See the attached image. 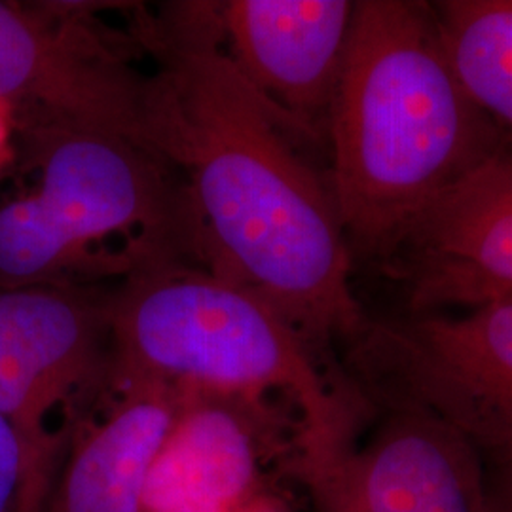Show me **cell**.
Listing matches in <instances>:
<instances>
[{"mask_svg":"<svg viewBox=\"0 0 512 512\" xmlns=\"http://www.w3.org/2000/svg\"><path fill=\"white\" fill-rule=\"evenodd\" d=\"M198 14L177 21L162 71L145 82V147L190 177L220 275L262 296L310 346L349 342L368 319L330 188L220 50L219 14Z\"/></svg>","mask_w":512,"mask_h":512,"instance_id":"cell-1","label":"cell"},{"mask_svg":"<svg viewBox=\"0 0 512 512\" xmlns=\"http://www.w3.org/2000/svg\"><path fill=\"white\" fill-rule=\"evenodd\" d=\"M385 262L414 313L512 300V152L442 196Z\"/></svg>","mask_w":512,"mask_h":512,"instance_id":"cell-8","label":"cell"},{"mask_svg":"<svg viewBox=\"0 0 512 512\" xmlns=\"http://www.w3.org/2000/svg\"><path fill=\"white\" fill-rule=\"evenodd\" d=\"M99 38L69 10L0 2V101L33 128L103 129L145 147V82Z\"/></svg>","mask_w":512,"mask_h":512,"instance_id":"cell-7","label":"cell"},{"mask_svg":"<svg viewBox=\"0 0 512 512\" xmlns=\"http://www.w3.org/2000/svg\"><path fill=\"white\" fill-rule=\"evenodd\" d=\"M109 416L80 437L38 512H141L150 463L177 418L183 389L122 380Z\"/></svg>","mask_w":512,"mask_h":512,"instance_id":"cell-12","label":"cell"},{"mask_svg":"<svg viewBox=\"0 0 512 512\" xmlns=\"http://www.w3.org/2000/svg\"><path fill=\"white\" fill-rule=\"evenodd\" d=\"M217 14L226 54L289 128L313 133L329 120L355 2L232 0Z\"/></svg>","mask_w":512,"mask_h":512,"instance_id":"cell-9","label":"cell"},{"mask_svg":"<svg viewBox=\"0 0 512 512\" xmlns=\"http://www.w3.org/2000/svg\"><path fill=\"white\" fill-rule=\"evenodd\" d=\"M118 380H156L262 401L281 391L300 408L302 471L325 501L348 459V404L319 372L310 344L262 296L224 275L150 272L110 308ZM319 503V505H321Z\"/></svg>","mask_w":512,"mask_h":512,"instance_id":"cell-3","label":"cell"},{"mask_svg":"<svg viewBox=\"0 0 512 512\" xmlns=\"http://www.w3.org/2000/svg\"><path fill=\"white\" fill-rule=\"evenodd\" d=\"M236 512H289L285 507H281L277 501L266 494L258 495L251 503H247L245 507H241Z\"/></svg>","mask_w":512,"mask_h":512,"instance_id":"cell-17","label":"cell"},{"mask_svg":"<svg viewBox=\"0 0 512 512\" xmlns=\"http://www.w3.org/2000/svg\"><path fill=\"white\" fill-rule=\"evenodd\" d=\"M109 342L110 311L69 287H0V414L27 446L35 512L50 490L48 416L101 372Z\"/></svg>","mask_w":512,"mask_h":512,"instance_id":"cell-6","label":"cell"},{"mask_svg":"<svg viewBox=\"0 0 512 512\" xmlns=\"http://www.w3.org/2000/svg\"><path fill=\"white\" fill-rule=\"evenodd\" d=\"M33 133L40 183L0 207V287L57 283L112 238L162 239L175 203L154 152L84 126Z\"/></svg>","mask_w":512,"mask_h":512,"instance_id":"cell-4","label":"cell"},{"mask_svg":"<svg viewBox=\"0 0 512 512\" xmlns=\"http://www.w3.org/2000/svg\"><path fill=\"white\" fill-rule=\"evenodd\" d=\"M16 124V114L8 105L0 101V167L12 156V133Z\"/></svg>","mask_w":512,"mask_h":512,"instance_id":"cell-16","label":"cell"},{"mask_svg":"<svg viewBox=\"0 0 512 512\" xmlns=\"http://www.w3.org/2000/svg\"><path fill=\"white\" fill-rule=\"evenodd\" d=\"M325 512H490L482 459L444 423L387 410L363 448L351 450Z\"/></svg>","mask_w":512,"mask_h":512,"instance_id":"cell-11","label":"cell"},{"mask_svg":"<svg viewBox=\"0 0 512 512\" xmlns=\"http://www.w3.org/2000/svg\"><path fill=\"white\" fill-rule=\"evenodd\" d=\"M0 512H35L31 461L18 429L0 414Z\"/></svg>","mask_w":512,"mask_h":512,"instance_id":"cell-14","label":"cell"},{"mask_svg":"<svg viewBox=\"0 0 512 512\" xmlns=\"http://www.w3.org/2000/svg\"><path fill=\"white\" fill-rule=\"evenodd\" d=\"M270 435L262 401L183 389L177 418L150 463L141 512L239 511L264 494L260 469Z\"/></svg>","mask_w":512,"mask_h":512,"instance_id":"cell-10","label":"cell"},{"mask_svg":"<svg viewBox=\"0 0 512 512\" xmlns=\"http://www.w3.org/2000/svg\"><path fill=\"white\" fill-rule=\"evenodd\" d=\"M499 476L490 490V512H512V467L497 469Z\"/></svg>","mask_w":512,"mask_h":512,"instance_id":"cell-15","label":"cell"},{"mask_svg":"<svg viewBox=\"0 0 512 512\" xmlns=\"http://www.w3.org/2000/svg\"><path fill=\"white\" fill-rule=\"evenodd\" d=\"M348 344L357 384L387 410L427 414L482 461L512 467V300L368 321Z\"/></svg>","mask_w":512,"mask_h":512,"instance_id":"cell-5","label":"cell"},{"mask_svg":"<svg viewBox=\"0 0 512 512\" xmlns=\"http://www.w3.org/2000/svg\"><path fill=\"white\" fill-rule=\"evenodd\" d=\"M433 10L463 90L512 152V0H446Z\"/></svg>","mask_w":512,"mask_h":512,"instance_id":"cell-13","label":"cell"},{"mask_svg":"<svg viewBox=\"0 0 512 512\" xmlns=\"http://www.w3.org/2000/svg\"><path fill=\"white\" fill-rule=\"evenodd\" d=\"M329 128L349 249L384 260L442 196L511 152L463 90L427 2H355Z\"/></svg>","mask_w":512,"mask_h":512,"instance_id":"cell-2","label":"cell"}]
</instances>
